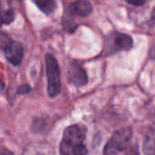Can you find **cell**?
<instances>
[{
    "instance_id": "1",
    "label": "cell",
    "mask_w": 155,
    "mask_h": 155,
    "mask_svg": "<svg viewBox=\"0 0 155 155\" xmlns=\"http://www.w3.org/2000/svg\"><path fill=\"white\" fill-rule=\"evenodd\" d=\"M86 129L84 126L75 124L68 127L63 134L59 150L62 155H87L84 144Z\"/></svg>"
},
{
    "instance_id": "2",
    "label": "cell",
    "mask_w": 155,
    "mask_h": 155,
    "mask_svg": "<svg viewBox=\"0 0 155 155\" xmlns=\"http://www.w3.org/2000/svg\"><path fill=\"white\" fill-rule=\"evenodd\" d=\"M131 137L132 130L130 127H125L117 130L106 143L103 150V154L116 155L119 152H121L122 150H126Z\"/></svg>"
},
{
    "instance_id": "3",
    "label": "cell",
    "mask_w": 155,
    "mask_h": 155,
    "mask_svg": "<svg viewBox=\"0 0 155 155\" xmlns=\"http://www.w3.org/2000/svg\"><path fill=\"white\" fill-rule=\"evenodd\" d=\"M46 71L48 79V93L50 97H56L61 89L59 66L51 54L46 55Z\"/></svg>"
},
{
    "instance_id": "4",
    "label": "cell",
    "mask_w": 155,
    "mask_h": 155,
    "mask_svg": "<svg viewBox=\"0 0 155 155\" xmlns=\"http://www.w3.org/2000/svg\"><path fill=\"white\" fill-rule=\"evenodd\" d=\"M133 46L132 38L126 34L113 32L106 39L105 53L112 54L121 50H130Z\"/></svg>"
},
{
    "instance_id": "5",
    "label": "cell",
    "mask_w": 155,
    "mask_h": 155,
    "mask_svg": "<svg viewBox=\"0 0 155 155\" xmlns=\"http://www.w3.org/2000/svg\"><path fill=\"white\" fill-rule=\"evenodd\" d=\"M68 80L71 84L81 87L88 83V75L81 66L74 62L68 68Z\"/></svg>"
},
{
    "instance_id": "6",
    "label": "cell",
    "mask_w": 155,
    "mask_h": 155,
    "mask_svg": "<svg viewBox=\"0 0 155 155\" xmlns=\"http://www.w3.org/2000/svg\"><path fill=\"white\" fill-rule=\"evenodd\" d=\"M4 51L8 61H9L12 65L18 66L21 63L24 56V48L21 43L11 41L4 49Z\"/></svg>"
},
{
    "instance_id": "7",
    "label": "cell",
    "mask_w": 155,
    "mask_h": 155,
    "mask_svg": "<svg viewBox=\"0 0 155 155\" xmlns=\"http://www.w3.org/2000/svg\"><path fill=\"white\" fill-rule=\"evenodd\" d=\"M92 11V7L90 2L86 0H78L72 3L68 8V12L74 16L87 17Z\"/></svg>"
},
{
    "instance_id": "8",
    "label": "cell",
    "mask_w": 155,
    "mask_h": 155,
    "mask_svg": "<svg viewBox=\"0 0 155 155\" xmlns=\"http://www.w3.org/2000/svg\"><path fill=\"white\" fill-rule=\"evenodd\" d=\"M32 1L46 15L52 14L57 7L55 0H32Z\"/></svg>"
},
{
    "instance_id": "9",
    "label": "cell",
    "mask_w": 155,
    "mask_h": 155,
    "mask_svg": "<svg viewBox=\"0 0 155 155\" xmlns=\"http://www.w3.org/2000/svg\"><path fill=\"white\" fill-rule=\"evenodd\" d=\"M14 18H15V14L12 9H7V10L0 9V27L12 23Z\"/></svg>"
},
{
    "instance_id": "10",
    "label": "cell",
    "mask_w": 155,
    "mask_h": 155,
    "mask_svg": "<svg viewBox=\"0 0 155 155\" xmlns=\"http://www.w3.org/2000/svg\"><path fill=\"white\" fill-rule=\"evenodd\" d=\"M142 149L146 155H155V139L150 136H146Z\"/></svg>"
},
{
    "instance_id": "11",
    "label": "cell",
    "mask_w": 155,
    "mask_h": 155,
    "mask_svg": "<svg viewBox=\"0 0 155 155\" xmlns=\"http://www.w3.org/2000/svg\"><path fill=\"white\" fill-rule=\"evenodd\" d=\"M11 41L10 37L7 33L0 31V49H5Z\"/></svg>"
},
{
    "instance_id": "12",
    "label": "cell",
    "mask_w": 155,
    "mask_h": 155,
    "mask_svg": "<svg viewBox=\"0 0 155 155\" xmlns=\"http://www.w3.org/2000/svg\"><path fill=\"white\" fill-rule=\"evenodd\" d=\"M31 91V87L28 84H23L21 86L18 87V94H21V95H25V94H28L29 91Z\"/></svg>"
},
{
    "instance_id": "13",
    "label": "cell",
    "mask_w": 155,
    "mask_h": 155,
    "mask_svg": "<svg viewBox=\"0 0 155 155\" xmlns=\"http://www.w3.org/2000/svg\"><path fill=\"white\" fill-rule=\"evenodd\" d=\"M125 155H139V149H138L137 144H134V145L130 146L127 150Z\"/></svg>"
},
{
    "instance_id": "14",
    "label": "cell",
    "mask_w": 155,
    "mask_h": 155,
    "mask_svg": "<svg viewBox=\"0 0 155 155\" xmlns=\"http://www.w3.org/2000/svg\"><path fill=\"white\" fill-rule=\"evenodd\" d=\"M125 1H126L127 3L130 4V5L139 7V6H141V5L144 4L145 0H125Z\"/></svg>"
},
{
    "instance_id": "15",
    "label": "cell",
    "mask_w": 155,
    "mask_h": 155,
    "mask_svg": "<svg viewBox=\"0 0 155 155\" xmlns=\"http://www.w3.org/2000/svg\"><path fill=\"white\" fill-rule=\"evenodd\" d=\"M0 155H14V154L8 149L5 148L3 146H0Z\"/></svg>"
},
{
    "instance_id": "16",
    "label": "cell",
    "mask_w": 155,
    "mask_h": 155,
    "mask_svg": "<svg viewBox=\"0 0 155 155\" xmlns=\"http://www.w3.org/2000/svg\"><path fill=\"white\" fill-rule=\"evenodd\" d=\"M154 114H155V113H154Z\"/></svg>"
}]
</instances>
